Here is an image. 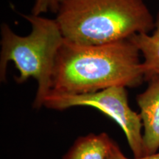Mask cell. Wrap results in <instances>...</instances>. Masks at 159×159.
<instances>
[{
    "label": "cell",
    "instance_id": "cell-1",
    "mask_svg": "<svg viewBox=\"0 0 159 159\" xmlns=\"http://www.w3.org/2000/svg\"><path fill=\"white\" fill-rule=\"evenodd\" d=\"M140 53L130 39L100 45L63 39L55 59L51 91L83 94L114 86H138L145 79Z\"/></svg>",
    "mask_w": 159,
    "mask_h": 159
},
{
    "label": "cell",
    "instance_id": "cell-2",
    "mask_svg": "<svg viewBox=\"0 0 159 159\" xmlns=\"http://www.w3.org/2000/svg\"><path fill=\"white\" fill-rule=\"evenodd\" d=\"M55 20L63 39L83 45L116 42L155 28L143 0H64Z\"/></svg>",
    "mask_w": 159,
    "mask_h": 159
},
{
    "label": "cell",
    "instance_id": "cell-3",
    "mask_svg": "<svg viewBox=\"0 0 159 159\" xmlns=\"http://www.w3.org/2000/svg\"><path fill=\"white\" fill-rule=\"evenodd\" d=\"M23 16L32 27L27 36L16 35L6 24L2 25L0 80L2 82L5 80L7 63L13 61L19 71V76L16 77L17 83H22L30 77L37 81L33 105L40 109L52 90L55 59L64 39L55 19L32 14Z\"/></svg>",
    "mask_w": 159,
    "mask_h": 159
},
{
    "label": "cell",
    "instance_id": "cell-4",
    "mask_svg": "<svg viewBox=\"0 0 159 159\" xmlns=\"http://www.w3.org/2000/svg\"><path fill=\"white\" fill-rule=\"evenodd\" d=\"M43 106L56 111L77 106L96 108L120 127L134 158L144 156L142 118L130 108L125 87L114 86L83 94H61L50 91L45 97Z\"/></svg>",
    "mask_w": 159,
    "mask_h": 159
},
{
    "label": "cell",
    "instance_id": "cell-5",
    "mask_svg": "<svg viewBox=\"0 0 159 159\" xmlns=\"http://www.w3.org/2000/svg\"><path fill=\"white\" fill-rule=\"evenodd\" d=\"M144 91L137 95L143 125L144 156L158 152L159 150V75H152Z\"/></svg>",
    "mask_w": 159,
    "mask_h": 159
},
{
    "label": "cell",
    "instance_id": "cell-6",
    "mask_svg": "<svg viewBox=\"0 0 159 159\" xmlns=\"http://www.w3.org/2000/svg\"><path fill=\"white\" fill-rule=\"evenodd\" d=\"M113 140L104 132L79 136L62 159H108Z\"/></svg>",
    "mask_w": 159,
    "mask_h": 159
},
{
    "label": "cell",
    "instance_id": "cell-7",
    "mask_svg": "<svg viewBox=\"0 0 159 159\" xmlns=\"http://www.w3.org/2000/svg\"><path fill=\"white\" fill-rule=\"evenodd\" d=\"M152 34H137L130 38V41L144 57L143 66L145 70V80L152 75H159V13L155 21Z\"/></svg>",
    "mask_w": 159,
    "mask_h": 159
},
{
    "label": "cell",
    "instance_id": "cell-8",
    "mask_svg": "<svg viewBox=\"0 0 159 159\" xmlns=\"http://www.w3.org/2000/svg\"><path fill=\"white\" fill-rule=\"evenodd\" d=\"M63 2L64 0H35L32 15L40 16L47 12L57 13Z\"/></svg>",
    "mask_w": 159,
    "mask_h": 159
},
{
    "label": "cell",
    "instance_id": "cell-9",
    "mask_svg": "<svg viewBox=\"0 0 159 159\" xmlns=\"http://www.w3.org/2000/svg\"><path fill=\"white\" fill-rule=\"evenodd\" d=\"M108 159H159V152L150 155V156H143L141 158H134V157L133 158H130L125 156L116 141L113 140Z\"/></svg>",
    "mask_w": 159,
    "mask_h": 159
}]
</instances>
